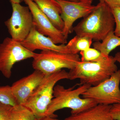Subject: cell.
Instances as JSON below:
<instances>
[{
	"label": "cell",
	"mask_w": 120,
	"mask_h": 120,
	"mask_svg": "<svg viewBox=\"0 0 120 120\" xmlns=\"http://www.w3.org/2000/svg\"><path fill=\"white\" fill-rule=\"evenodd\" d=\"M83 18L73 28L78 36L100 41L114 31L115 21L113 14L111 8L105 2H99L91 13Z\"/></svg>",
	"instance_id": "obj_1"
},
{
	"label": "cell",
	"mask_w": 120,
	"mask_h": 120,
	"mask_svg": "<svg viewBox=\"0 0 120 120\" xmlns=\"http://www.w3.org/2000/svg\"><path fill=\"white\" fill-rule=\"evenodd\" d=\"M76 86L67 88L61 85H56L54 88L53 98L48 107L46 116L56 117L54 113L65 108L71 109V114H77L98 105L91 99L80 98L91 86L81 84L77 87Z\"/></svg>",
	"instance_id": "obj_2"
},
{
	"label": "cell",
	"mask_w": 120,
	"mask_h": 120,
	"mask_svg": "<svg viewBox=\"0 0 120 120\" xmlns=\"http://www.w3.org/2000/svg\"><path fill=\"white\" fill-rule=\"evenodd\" d=\"M116 62L114 57L103 54L94 61L84 62L80 61L68 72V79H79L81 84L97 86L117 71Z\"/></svg>",
	"instance_id": "obj_3"
},
{
	"label": "cell",
	"mask_w": 120,
	"mask_h": 120,
	"mask_svg": "<svg viewBox=\"0 0 120 120\" xmlns=\"http://www.w3.org/2000/svg\"><path fill=\"white\" fill-rule=\"evenodd\" d=\"M68 79V72L64 69L45 75L24 105L33 113L37 118L45 116L53 98L54 88L56 84L60 80Z\"/></svg>",
	"instance_id": "obj_4"
},
{
	"label": "cell",
	"mask_w": 120,
	"mask_h": 120,
	"mask_svg": "<svg viewBox=\"0 0 120 120\" xmlns=\"http://www.w3.org/2000/svg\"><path fill=\"white\" fill-rule=\"evenodd\" d=\"M32 67L45 75L67 68L73 69L81 59L78 54L64 53L52 50L42 51L33 57Z\"/></svg>",
	"instance_id": "obj_5"
},
{
	"label": "cell",
	"mask_w": 120,
	"mask_h": 120,
	"mask_svg": "<svg viewBox=\"0 0 120 120\" xmlns=\"http://www.w3.org/2000/svg\"><path fill=\"white\" fill-rule=\"evenodd\" d=\"M36 54L26 49L20 42L7 37L0 44V71L5 77L9 79L15 63L33 58Z\"/></svg>",
	"instance_id": "obj_6"
},
{
	"label": "cell",
	"mask_w": 120,
	"mask_h": 120,
	"mask_svg": "<svg viewBox=\"0 0 120 120\" xmlns=\"http://www.w3.org/2000/svg\"><path fill=\"white\" fill-rule=\"evenodd\" d=\"M120 69L98 85L90 87L82 96L83 98L93 99L98 104L120 103Z\"/></svg>",
	"instance_id": "obj_7"
},
{
	"label": "cell",
	"mask_w": 120,
	"mask_h": 120,
	"mask_svg": "<svg viewBox=\"0 0 120 120\" xmlns=\"http://www.w3.org/2000/svg\"><path fill=\"white\" fill-rule=\"evenodd\" d=\"M12 12L11 18L5 22L11 38L21 42L34 27L33 17L30 9L20 4L11 2Z\"/></svg>",
	"instance_id": "obj_8"
},
{
	"label": "cell",
	"mask_w": 120,
	"mask_h": 120,
	"mask_svg": "<svg viewBox=\"0 0 120 120\" xmlns=\"http://www.w3.org/2000/svg\"><path fill=\"white\" fill-rule=\"evenodd\" d=\"M61 9V17L64 22L63 34L68 39L73 31V24L76 20L86 17L91 13L96 6L92 5L93 0H81L78 2L56 0Z\"/></svg>",
	"instance_id": "obj_9"
},
{
	"label": "cell",
	"mask_w": 120,
	"mask_h": 120,
	"mask_svg": "<svg viewBox=\"0 0 120 120\" xmlns=\"http://www.w3.org/2000/svg\"><path fill=\"white\" fill-rule=\"evenodd\" d=\"M27 5L33 17V24L39 32L47 36L56 44H66L67 38L62 31L56 28L46 15L41 11L38 5L31 0H23Z\"/></svg>",
	"instance_id": "obj_10"
},
{
	"label": "cell",
	"mask_w": 120,
	"mask_h": 120,
	"mask_svg": "<svg viewBox=\"0 0 120 120\" xmlns=\"http://www.w3.org/2000/svg\"><path fill=\"white\" fill-rule=\"evenodd\" d=\"M45 75L41 71L35 70L31 74L12 84V91L17 104L24 105Z\"/></svg>",
	"instance_id": "obj_11"
},
{
	"label": "cell",
	"mask_w": 120,
	"mask_h": 120,
	"mask_svg": "<svg viewBox=\"0 0 120 120\" xmlns=\"http://www.w3.org/2000/svg\"><path fill=\"white\" fill-rule=\"evenodd\" d=\"M20 43L26 49L32 52L36 50H41L42 51L52 50L61 52L71 53L66 45L55 44L49 37L39 32L34 26L26 38Z\"/></svg>",
	"instance_id": "obj_12"
},
{
	"label": "cell",
	"mask_w": 120,
	"mask_h": 120,
	"mask_svg": "<svg viewBox=\"0 0 120 120\" xmlns=\"http://www.w3.org/2000/svg\"><path fill=\"white\" fill-rule=\"evenodd\" d=\"M49 19L54 26L60 30H63L64 23L61 17V9L56 0H31Z\"/></svg>",
	"instance_id": "obj_13"
},
{
	"label": "cell",
	"mask_w": 120,
	"mask_h": 120,
	"mask_svg": "<svg viewBox=\"0 0 120 120\" xmlns=\"http://www.w3.org/2000/svg\"><path fill=\"white\" fill-rule=\"evenodd\" d=\"M111 106L98 104L79 113L71 114L63 120H114L110 114Z\"/></svg>",
	"instance_id": "obj_14"
},
{
	"label": "cell",
	"mask_w": 120,
	"mask_h": 120,
	"mask_svg": "<svg viewBox=\"0 0 120 120\" xmlns=\"http://www.w3.org/2000/svg\"><path fill=\"white\" fill-rule=\"evenodd\" d=\"M101 41H95L93 46L105 56H109L112 50L120 46V37L116 36L114 31L110 32Z\"/></svg>",
	"instance_id": "obj_15"
},
{
	"label": "cell",
	"mask_w": 120,
	"mask_h": 120,
	"mask_svg": "<svg viewBox=\"0 0 120 120\" xmlns=\"http://www.w3.org/2000/svg\"><path fill=\"white\" fill-rule=\"evenodd\" d=\"M92 41L90 38L76 35L69 41L66 46L71 53L78 54L90 48Z\"/></svg>",
	"instance_id": "obj_16"
},
{
	"label": "cell",
	"mask_w": 120,
	"mask_h": 120,
	"mask_svg": "<svg viewBox=\"0 0 120 120\" xmlns=\"http://www.w3.org/2000/svg\"><path fill=\"white\" fill-rule=\"evenodd\" d=\"M34 114L23 105L12 106L10 111L9 120H36Z\"/></svg>",
	"instance_id": "obj_17"
},
{
	"label": "cell",
	"mask_w": 120,
	"mask_h": 120,
	"mask_svg": "<svg viewBox=\"0 0 120 120\" xmlns=\"http://www.w3.org/2000/svg\"><path fill=\"white\" fill-rule=\"evenodd\" d=\"M0 102L12 106L17 105L12 94L11 86H0Z\"/></svg>",
	"instance_id": "obj_18"
},
{
	"label": "cell",
	"mask_w": 120,
	"mask_h": 120,
	"mask_svg": "<svg viewBox=\"0 0 120 120\" xmlns=\"http://www.w3.org/2000/svg\"><path fill=\"white\" fill-rule=\"evenodd\" d=\"M79 53L81 56V61L84 62L96 60L102 55V54L98 50L90 47Z\"/></svg>",
	"instance_id": "obj_19"
},
{
	"label": "cell",
	"mask_w": 120,
	"mask_h": 120,
	"mask_svg": "<svg viewBox=\"0 0 120 120\" xmlns=\"http://www.w3.org/2000/svg\"><path fill=\"white\" fill-rule=\"evenodd\" d=\"M115 21L116 28L114 30V34L120 37V7H111Z\"/></svg>",
	"instance_id": "obj_20"
},
{
	"label": "cell",
	"mask_w": 120,
	"mask_h": 120,
	"mask_svg": "<svg viewBox=\"0 0 120 120\" xmlns=\"http://www.w3.org/2000/svg\"><path fill=\"white\" fill-rule=\"evenodd\" d=\"M12 107L0 102V120H9L10 111Z\"/></svg>",
	"instance_id": "obj_21"
},
{
	"label": "cell",
	"mask_w": 120,
	"mask_h": 120,
	"mask_svg": "<svg viewBox=\"0 0 120 120\" xmlns=\"http://www.w3.org/2000/svg\"><path fill=\"white\" fill-rule=\"evenodd\" d=\"M110 114L114 120H120V103L112 105Z\"/></svg>",
	"instance_id": "obj_22"
},
{
	"label": "cell",
	"mask_w": 120,
	"mask_h": 120,
	"mask_svg": "<svg viewBox=\"0 0 120 120\" xmlns=\"http://www.w3.org/2000/svg\"><path fill=\"white\" fill-rule=\"evenodd\" d=\"M105 2L110 8L114 7H120V0H105Z\"/></svg>",
	"instance_id": "obj_23"
},
{
	"label": "cell",
	"mask_w": 120,
	"mask_h": 120,
	"mask_svg": "<svg viewBox=\"0 0 120 120\" xmlns=\"http://www.w3.org/2000/svg\"><path fill=\"white\" fill-rule=\"evenodd\" d=\"M36 120H60L57 119L56 117H52L50 116H45L39 118H37Z\"/></svg>",
	"instance_id": "obj_24"
},
{
	"label": "cell",
	"mask_w": 120,
	"mask_h": 120,
	"mask_svg": "<svg viewBox=\"0 0 120 120\" xmlns=\"http://www.w3.org/2000/svg\"><path fill=\"white\" fill-rule=\"evenodd\" d=\"M114 57H115L116 61L119 62L120 64V52H118L117 53L115 54Z\"/></svg>",
	"instance_id": "obj_25"
},
{
	"label": "cell",
	"mask_w": 120,
	"mask_h": 120,
	"mask_svg": "<svg viewBox=\"0 0 120 120\" xmlns=\"http://www.w3.org/2000/svg\"><path fill=\"white\" fill-rule=\"evenodd\" d=\"M11 2L16 3V4H20L21 0H10Z\"/></svg>",
	"instance_id": "obj_26"
},
{
	"label": "cell",
	"mask_w": 120,
	"mask_h": 120,
	"mask_svg": "<svg viewBox=\"0 0 120 120\" xmlns=\"http://www.w3.org/2000/svg\"><path fill=\"white\" fill-rule=\"evenodd\" d=\"M66 1H70V2H78L80 1L81 0H63Z\"/></svg>",
	"instance_id": "obj_27"
},
{
	"label": "cell",
	"mask_w": 120,
	"mask_h": 120,
	"mask_svg": "<svg viewBox=\"0 0 120 120\" xmlns=\"http://www.w3.org/2000/svg\"><path fill=\"white\" fill-rule=\"evenodd\" d=\"M99 0V2L102 3V2H105V0Z\"/></svg>",
	"instance_id": "obj_28"
}]
</instances>
